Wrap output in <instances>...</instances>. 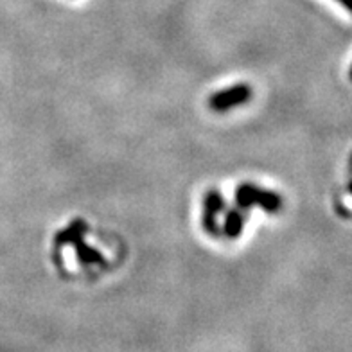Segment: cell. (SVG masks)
Wrapping results in <instances>:
<instances>
[{
    "mask_svg": "<svg viewBox=\"0 0 352 352\" xmlns=\"http://www.w3.org/2000/svg\"><path fill=\"white\" fill-rule=\"evenodd\" d=\"M349 190H351V195H352V182H351V186H349Z\"/></svg>",
    "mask_w": 352,
    "mask_h": 352,
    "instance_id": "obj_7",
    "label": "cell"
},
{
    "mask_svg": "<svg viewBox=\"0 0 352 352\" xmlns=\"http://www.w3.org/2000/svg\"><path fill=\"white\" fill-rule=\"evenodd\" d=\"M252 99V88L248 85H234L225 90L212 94L209 99V107L214 111H228L230 108L241 107Z\"/></svg>",
    "mask_w": 352,
    "mask_h": 352,
    "instance_id": "obj_3",
    "label": "cell"
},
{
    "mask_svg": "<svg viewBox=\"0 0 352 352\" xmlns=\"http://www.w3.org/2000/svg\"><path fill=\"white\" fill-rule=\"evenodd\" d=\"M225 210V199L219 190H209L204 196V214H201V227L209 236H219L218 216Z\"/></svg>",
    "mask_w": 352,
    "mask_h": 352,
    "instance_id": "obj_4",
    "label": "cell"
},
{
    "mask_svg": "<svg viewBox=\"0 0 352 352\" xmlns=\"http://www.w3.org/2000/svg\"><path fill=\"white\" fill-rule=\"evenodd\" d=\"M85 234H87V225L81 219H76L56 236V246L72 245L76 246V257L81 264H104V257L99 254L96 248L88 246L83 241Z\"/></svg>",
    "mask_w": 352,
    "mask_h": 352,
    "instance_id": "obj_1",
    "label": "cell"
},
{
    "mask_svg": "<svg viewBox=\"0 0 352 352\" xmlns=\"http://www.w3.org/2000/svg\"><path fill=\"white\" fill-rule=\"evenodd\" d=\"M236 204L237 209L248 210L254 205H261L266 212L277 214L283 207V198L278 192L263 189L254 184H243L236 190Z\"/></svg>",
    "mask_w": 352,
    "mask_h": 352,
    "instance_id": "obj_2",
    "label": "cell"
},
{
    "mask_svg": "<svg viewBox=\"0 0 352 352\" xmlns=\"http://www.w3.org/2000/svg\"><path fill=\"white\" fill-rule=\"evenodd\" d=\"M338 2L342 6H345V8H347V10L352 13V0H338Z\"/></svg>",
    "mask_w": 352,
    "mask_h": 352,
    "instance_id": "obj_6",
    "label": "cell"
},
{
    "mask_svg": "<svg viewBox=\"0 0 352 352\" xmlns=\"http://www.w3.org/2000/svg\"><path fill=\"white\" fill-rule=\"evenodd\" d=\"M243 228H245V216H243L241 209L228 210L225 216V223H223V232L225 236L230 239H237L241 236Z\"/></svg>",
    "mask_w": 352,
    "mask_h": 352,
    "instance_id": "obj_5",
    "label": "cell"
},
{
    "mask_svg": "<svg viewBox=\"0 0 352 352\" xmlns=\"http://www.w3.org/2000/svg\"><path fill=\"white\" fill-rule=\"evenodd\" d=\"M351 79H352V67H351Z\"/></svg>",
    "mask_w": 352,
    "mask_h": 352,
    "instance_id": "obj_8",
    "label": "cell"
}]
</instances>
